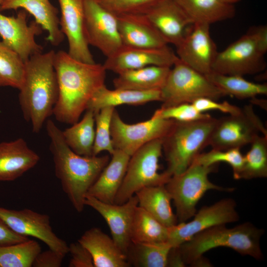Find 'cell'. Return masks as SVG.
Wrapping results in <instances>:
<instances>
[{
    "label": "cell",
    "instance_id": "1",
    "mask_svg": "<svg viewBox=\"0 0 267 267\" xmlns=\"http://www.w3.org/2000/svg\"><path fill=\"white\" fill-rule=\"evenodd\" d=\"M58 96L52 114L58 122L73 124L79 121L95 92L105 85L106 70L103 64L89 63L68 52H55L53 61Z\"/></svg>",
    "mask_w": 267,
    "mask_h": 267
},
{
    "label": "cell",
    "instance_id": "2",
    "mask_svg": "<svg viewBox=\"0 0 267 267\" xmlns=\"http://www.w3.org/2000/svg\"><path fill=\"white\" fill-rule=\"evenodd\" d=\"M55 174L75 210L82 212L86 195L110 160L108 155L84 156L74 152L64 141L62 131L51 119L46 121Z\"/></svg>",
    "mask_w": 267,
    "mask_h": 267
},
{
    "label": "cell",
    "instance_id": "3",
    "mask_svg": "<svg viewBox=\"0 0 267 267\" xmlns=\"http://www.w3.org/2000/svg\"><path fill=\"white\" fill-rule=\"evenodd\" d=\"M55 51L32 55L25 63L23 84L19 89V103L24 117L38 133L52 114L58 96V85L53 61Z\"/></svg>",
    "mask_w": 267,
    "mask_h": 267
},
{
    "label": "cell",
    "instance_id": "4",
    "mask_svg": "<svg viewBox=\"0 0 267 267\" xmlns=\"http://www.w3.org/2000/svg\"><path fill=\"white\" fill-rule=\"evenodd\" d=\"M264 232L249 222L232 228L221 224L196 234L178 247L185 265H191L205 252L219 247L229 248L242 255L261 260L263 255L260 241Z\"/></svg>",
    "mask_w": 267,
    "mask_h": 267
},
{
    "label": "cell",
    "instance_id": "5",
    "mask_svg": "<svg viewBox=\"0 0 267 267\" xmlns=\"http://www.w3.org/2000/svg\"><path fill=\"white\" fill-rule=\"evenodd\" d=\"M217 121V119L212 116L192 122L175 121L162 138V149L167 163L165 172L172 177L185 171L202 150L209 145Z\"/></svg>",
    "mask_w": 267,
    "mask_h": 267
},
{
    "label": "cell",
    "instance_id": "6",
    "mask_svg": "<svg viewBox=\"0 0 267 267\" xmlns=\"http://www.w3.org/2000/svg\"><path fill=\"white\" fill-rule=\"evenodd\" d=\"M267 26H253L238 40L218 52L212 71L244 76L263 71L266 67Z\"/></svg>",
    "mask_w": 267,
    "mask_h": 267
},
{
    "label": "cell",
    "instance_id": "7",
    "mask_svg": "<svg viewBox=\"0 0 267 267\" xmlns=\"http://www.w3.org/2000/svg\"><path fill=\"white\" fill-rule=\"evenodd\" d=\"M217 165L205 166L193 162L185 171L172 176L165 184L174 202L179 222L194 216L197 203L207 191L234 190L233 188L223 187L209 180L208 175L217 170Z\"/></svg>",
    "mask_w": 267,
    "mask_h": 267
},
{
    "label": "cell",
    "instance_id": "8",
    "mask_svg": "<svg viewBox=\"0 0 267 267\" xmlns=\"http://www.w3.org/2000/svg\"><path fill=\"white\" fill-rule=\"evenodd\" d=\"M162 152V138H158L144 144L131 156L114 204L125 203L144 187L165 185L168 182L171 177L165 171L158 172Z\"/></svg>",
    "mask_w": 267,
    "mask_h": 267
},
{
    "label": "cell",
    "instance_id": "9",
    "mask_svg": "<svg viewBox=\"0 0 267 267\" xmlns=\"http://www.w3.org/2000/svg\"><path fill=\"white\" fill-rule=\"evenodd\" d=\"M161 107L192 103L201 97L217 100L225 95L206 76L185 64L179 59L170 69L160 89Z\"/></svg>",
    "mask_w": 267,
    "mask_h": 267
},
{
    "label": "cell",
    "instance_id": "10",
    "mask_svg": "<svg viewBox=\"0 0 267 267\" xmlns=\"http://www.w3.org/2000/svg\"><path fill=\"white\" fill-rule=\"evenodd\" d=\"M260 133L267 135V131L253 106L246 105L236 114L217 119L209 145L222 150L240 149L251 144Z\"/></svg>",
    "mask_w": 267,
    "mask_h": 267
},
{
    "label": "cell",
    "instance_id": "11",
    "mask_svg": "<svg viewBox=\"0 0 267 267\" xmlns=\"http://www.w3.org/2000/svg\"><path fill=\"white\" fill-rule=\"evenodd\" d=\"M175 121L153 116L147 121L134 124L125 123L115 110L111 122V135L114 149L130 156L137 149L153 140L162 138Z\"/></svg>",
    "mask_w": 267,
    "mask_h": 267
},
{
    "label": "cell",
    "instance_id": "12",
    "mask_svg": "<svg viewBox=\"0 0 267 267\" xmlns=\"http://www.w3.org/2000/svg\"><path fill=\"white\" fill-rule=\"evenodd\" d=\"M85 27L89 45L98 48L106 57L122 46L118 17L97 0H84Z\"/></svg>",
    "mask_w": 267,
    "mask_h": 267
},
{
    "label": "cell",
    "instance_id": "13",
    "mask_svg": "<svg viewBox=\"0 0 267 267\" xmlns=\"http://www.w3.org/2000/svg\"><path fill=\"white\" fill-rule=\"evenodd\" d=\"M0 219L18 235L38 239L64 256L68 253V244L53 232L48 215L29 209L16 210L0 206Z\"/></svg>",
    "mask_w": 267,
    "mask_h": 267
},
{
    "label": "cell",
    "instance_id": "14",
    "mask_svg": "<svg viewBox=\"0 0 267 267\" xmlns=\"http://www.w3.org/2000/svg\"><path fill=\"white\" fill-rule=\"evenodd\" d=\"M236 208V203L231 198H224L211 206H204L195 213L192 221L170 227L167 242L172 247H178L208 228L237 222L239 216Z\"/></svg>",
    "mask_w": 267,
    "mask_h": 267
},
{
    "label": "cell",
    "instance_id": "15",
    "mask_svg": "<svg viewBox=\"0 0 267 267\" xmlns=\"http://www.w3.org/2000/svg\"><path fill=\"white\" fill-rule=\"evenodd\" d=\"M210 25L205 23L192 24L176 47V54L181 61L205 75L212 71L218 52L211 36Z\"/></svg>",
    "mask_w": 267,
    "mask_h": 267
},
{
    "label": "cell",
    "instance_id": "16",
    "mask_svg": "<svg viewBox=\"0 0 267 267\" xmlns=\"http://www.w3.org/2000/svg\"><path fill=\"white\" fill-rule=\"evenodd\" d=\"M43 28L35 20L28 24L25 10H19L16 16L0 13V36L4 45L15 52L25 63L32 55L42 52L43 47L35 37L41 34Z\"/></svg>",
    "mask_w": 267,
    "mask_h": 267
},
{
    "label": "cell",
    "instance_id": "17",
    "mask_svg": "<svg viewBox=\"0 0 267 267\" xmlns=\"http://www.w3.org/2000/svg\"><path fill=\"white\" fill-rule=\"evenodd\" d=\"M85 206H88L97 212L107 223L111 237L119 248L126 254L131 244V228L135 210L138 200L134 195L121 204L103 202L87 194Z\"/></svg>",
    "mask_w": 267,
    "mask_h": 267
},
{
    "label": "cell",
    "instance_id": "18",
    "mask_svg": "<svg viewBox=\"0 0 267 267\" xmlns=\"http://www.w3.org/2000/svg\"><path fill=\"white\" fill-rule=\"evenodd\" d=\"M58 1L61 10L60 27L68 40V53L79 61L95 63L86 36L84 0Z\"/></svg>",
    "mask_w": 267,
    "mask_h": 267
},
{
    "label": "cell",
    "instance_id": "19",
    "mask_svg": "<svg viewBox=\"0 0 267 267\" xmlns=\"http://www.w3.org/2000/svg\"><path fill=\"white\" fill-rule=\"evenodd\" d=\"M178 59L168 45L148 48L123 45L103 64L106 70L117 74L144 67L157 65L171 67Z\"/></svg>",
    "mask_w": 267,
    "mask_h": 267
},
{
    "label": "cell",
    "instance_id": "20",
    "mask_svg": "<svg viewBox=\"0 0 267 267\" xmlns=\"http://www.w3.org/2000/svg\"><path fill=\"white\" fill-rule=\"evenodd\" d=\"M145 15L168 44H173L176 47L193 24L175 0H163Z\"/></svg>",
    "mask_w": 267,
    "mask_h": 267
},
{
    "label": "cell",
    "instance_id": "21",
    "mask_svg": "<svg viewBox=\"0 0 267 267\" xmlns=\"http://www.w3.org/2000/svg\"><path fill=\"white\" fill-rule=\"evenodd\" d=\"M40 156L22 138L0 142V181H10L34 167Z\"/></svg>",
    "mask_w": 267,
    "mask_h": 267
},
{
    "label": "cell",
    "instance_id": "22",
    "mask_svg": "<svg viewBox=\"0 0 267 267\" xmlns=\"http://www.w3.org/2000/svg\"><path fill=\"white\" fill-rule=\"evenodd\" d=\"M117 17L123 45L158 48L168 45L145 14H125Z\"/></svg>",
    "mask_w": 267,
    "mask_h": 267
},
{
    "label": "cell",
    "instance_id": "23",
    "mask_svg": "<svg viewBox=\"0 0 267 267\" xmlns=\"http://www.w3.org/2000/svg\"><path fill=\"white\" fill-rule=\"evenodd\" d=\"M78 241L89 252L94 267H130L112 237L98 227L87 230Z\"/></svg>",
    "mask_w": 267,
    "mask_h": 267
},
{
    "label": "cell",
    "instance_id": "24",
    "mask_svg": "<svg viewBox=\"0 0 267 267\" xmlns=\"http://www.w3.org/2000/svg\"><path fill=\"white\" fill-rule=\"evenodd\" d=\"M22 8L33 16L35 21L47 32V40L53 46L63 41L58 10L49 0H4L0 11Z\"/></svg>",
    "mask_w": 267,
    "mask_h": 267
},
{
    "label": "cell",
    "instance_id": "25",
    "mask_svg": "<svg viewBox=\"0 0 267 267\" xmlns=\"http://www.w3.org/2000/svg\"><path fill=\"white\" fill-rule=\"evenodd\" d=\"M111 156V159L87 194L103 202L113 204L124 180L131 156L117 149H115Z\"/></svg>",
    "mask_w": 267,
    "mask_h": 267
},
{
    "label": "cell",
    "instance_id": "26",
    "mask_svg": "<svg viewBox=\"0 0 267 267\" xmlns=\"http://www.w3.org/2000/svg\"><path fill=\"white\" fill-rule=\"evenodd\" d=\"M160 89L139 91L124 89H110L105 85L99 88L89 102L87 109L93 112L105 107L122 104L138 105L154 101H161Z\"/></svg>",
    "mask_w": 267,
    "mask_h": 267
},
{
    "label": "cell",
    "instance_id": "27",
    "mask_svg": "<svg viewBox=\"0 0 267 267\" xmlns=\"http://www.w3.org/2000/svg\"><path fill=\"white\" fill-rule=\"evenodd\" d=\"M171 67L151 65L127 70L118 74L113 80L115 89L139 91L160 89L163 86Z\"/></svg>",
    "mask_w": 267,
    "mask_h": 267
},
{
    "label": "cell",
    "instance_id": "28",
    "mask_svg": "<svg viewBox=\"0 0 267 267\" xmlns=\"http://www.w3.org/2000/svg\"><path fill=\"white\" fill-rule=\"evenodd\" d=\"M134 195L138 206L162 224L170 227L177 223L171 207L172 198L165 185L145 187Z\"/></svg>",
    "mask_w": 267,
    "mask_h": 267
},
{
    "label": "cell",
    "instance_id": "29",
    "mask_svg": "<svg viewBox=\"0 0 267 267\" xmlns=\"http://www.w3.org/2000/svg\"><path fill=\"white\" fill-rule=\"evenodd\" d=\"M192 24L210 25L234 17L233 4L223 0H175Z\"/></svg>",
    "mask_w": 267,
    "mask_h": 267
},
{
    "label": "cell",
    "instance_id": "30",
    "mask_svg": "<svg viewBox=\"0 0 267 267\" xmlns=\"http://www.w3.org/2000/svg\"><path fill=\"white\" fill-rule=\"evenodd\" d=\"M86 111L80 121L62 131V134L66 143L74 152L91 156L95 139L94 114L91 110Z\"/></svg>",
    "mask_w": 267,
    "mask_h": 267
},
{
    "label": "cell",
    "instance_id": "31",
    "mask_svg": "<svg viewBox=\"0 0 267 267\" xmlns=\"http://www.w3.org/2000/svg\"><path fill=\"white\" fill-rule=\"evenodd\" d=\"M172 247L167 242H131L126 257L130 266L166 267L168 257Z\"/></svg>",
    "mask_w": 267,
    "mask_h": 267
},
{
    "label": "cell",
    "instance_id": "32",
    "mask_svg": "<svg viewBox=\"0 0 267 267\" xmlns=\"http://www.w3.org/2000/svg\"><path fill=\"white\" fill-rule=\"evenodd\" d=\"M225 95H230L237 98H254L259 95L267 94L266 84L253 83L243 76L220 74L212 71L205 75Z\"/></svg>",
    "mask_w": 267,
    "mask_h": 267
},
{
    "label": "cell",
    "instance_id": "33",
    "mask_svg": "<svg viewBox=\"0 0 267 267\" xmlns=\"http://www.w3.org/2000/svg\"><path fill=\"white\" fill-rule=\"evenodd\" d=\"M169 231V227L162 224L138 206L136 207L131 228L132 242H167Z\"/></svg>",
    "mask_w": 267,
    "mask_h": 267
},
{
    "label": "cell",
    "instance_id": "34",
    "mask_svg": "<svg viewBox=\"0 0 267 267\" xmlns=\"http://www.w3.org/2000/svg\"><path fill=\"white\" fill-rule=\"evenodd\" d=\"M267 177V135H259L251 143L244 156L239 179H250Z\"/></svg>",
    "mask_w": 267,
    "mask_h": 267
},
{
    "label": "cell",
    "instance_id": "35",
    "mask_svg": "<svg viewBox=\"0 0 267 267\" xmlns=\"http://www.w3.org/2000/svg\"><path fill=\"white\" fill-rule=\"evenodd\" d=\"M41 251L39 243L29 239L0 246V267H31Z\"/></svg>",
    "mask_w": 267,
    "mask_h": 267
},
{
    "label": "cell",
    "instance_id": "36",
    "mask_svg": "<svg viewBox=\"0 0 267 267\" xmlns=\"http://www.w3.org/2000/svg\"><path fill=\"white\" fill-rule=\"evenodd\" d=\"M24 74L25 62L15 52L0 42V87L19 89Z\"/></svg>",
    "mask_w": 267,
    "mask_h": 267
},
{
    "label": "cell",
    "instance_id": "37",
    "mask_svg": "<svg viewBox=\"0 0 267 267\" xmlns=\"http://www.w3.org/2000/svg\"><path fill=\"white\" fill-rule=\"evenodd\" d=\"M115 110L114 107H105L94 112L95 139L93 156H97L104 151L111 155L115 150L111 135V122Z\"/></svg>",
    "mask_w": 267,
    "mask_h": 267
},
{
    "label": "cell",
    "instance_id": "38",
    "mask_svg": "<svg viewBox=\"0 0 267 267\" xmlns=\"http://www.w3.org/2000/svg\"><path fill=\"white\" fill-rule=\"evenodd\" d=\"M193 162L205 166L226 163L231 167L234 178L238 179L243 165L244 156L238 148L224 150L212 149L208 152L199 153Z\"/></svg>",
    "mask_w": 267,
    "mask_h": 267
},
{
    "label": "cell",
    "instance_id": "39",
    "mask_svg": "<svg viewBox=\"0 0 267 267\" xmlns=\"http://www.w3.org/2000/svg\"><path fill=\"white\" fill-rule=\"evenodd\" d=\"M152 116L185 122L200 120L211 117L209 114L199 111L193 104L190 103L161 107L154 112Z\"/></svg>",
    "mask_w": 267,
    "mask_h": 267
},
{
    "label": "cell",
    "instance_id": "40",
    "mask_svg": "<svg viewBox=\"0 0 267 267\" xmlns=\"http://www.w3.org/2000/svg\"><path fill=\"white\" fill-rule=\"evenodd\" d=\"M104 7L117 16L145 14L163 0H97Z\"/></svg>",
    "mask_w": 267,
    "mask_h": 267
},
{
    "label": "cell",
    "instance_id": "41",
    "mask_svg": "<svg viewBox=\"0 0 267 267\" xmlns=\"http://www.w3.org/2000/svg\"><path fill=\"white\" fill-rule=\"evenodd\" d=\"M216 101L207 97H201L196 99L191 103L197 110L203 113L209 110H218L231 115L238 113L241 110V108L226 101L222 103Z\"/></svg>",
    "mask_w": 267,
    "mask_h": 267
},
{
    "label": "cell",
    "instance_id": "42",
    "mask_svg": "<svg viewBox=\"0 0 267 267\" xmlns=\"http://www.w3.org/2000/svg\"><path fill=\"white\" fill-rule=\"evenodd\" d=\"M70 254V267H94L92 258L88 250L78 241L68 245Z\"/></svg>",
    "mask_w": 267,
    "mask_h": 267
},
{
    "label": "cell",
    "instance_id": "43",
    "mask_svg": "<svg viewBox=\"0 0 267 267\" xmlns=\"http://www.w3.org/2000/svg\"><path fill=\"white\" fill-rule=\"evenodd\" d=\"M64 256L51 249L41 251L35 258L32 267H60Z\"/></svg>",
    "mask_w": 267,
    "mask_h": 267
},
{
    "label": "cell",
    "instance_id": "44",
    "mask_svg": "<svg viewBox=\"0 0 267 267\" xmlns=\"http://www.w3.org/2000/svg\"><path fill=\"white\" fill-rule=\"evenodd\" d=\"M28 239L14 232L0 219V246L17 243Z\"/></svg>",
    "mask_w": 267,
    "mask_h": 267
},
{
    "label": "cell",
    "instance_id": "45",
    "mask_svg": "<svg viewBox=\"0 0 267 267\" xmlns=\"http://www.w3.org/2000/svg\"><path fill=\"white\" fill-rule=\"evenodd\" d=\"M185 264L182 258L178 247H172L168 257L167 267H181Z\"/></svg>",
    "mask_w": 267,
    "mask_h": 267
},
{
    "label": "cell",
    "instance_id": "46",
    "mask_svg": "<svg viewBox=\"0 0 267 267\" xmlns=\"http://www.w3.org/2000/svg\"><path fill=\"white\" fill-rule=\"evenodd\" d=\"M223 0L227 3L233 4L234 3L238 2L239 1L241 0Z\"/></svg>",
    "mask_w": 267,
    "mask_h": 267
},
{
    "label": "cell",
    "instance_id": "47",
    "mask_svg": "<svg viewBox=\"0 0 267 267\" xmlns=\"http://www.w3.org/2000/svg\"><path fill=\"white\" fill-rule=\"evenodd\" d=\"M4 0H0V9H1V6L2 5V4L3 3V2L4 1Z\"/></svg>",
    "mask_w": 267,
    "mask_h": 267
}]
</instances>
